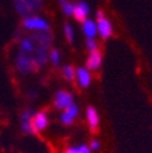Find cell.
Returning <instances> with one entry per match:
<instances>
[{"label": "cell", "mask_w": 152, "mask_h": 153, "mask_svg": "<svg viewBox=\"0 0 152 153\" xmlns=\"http://www.w3.org/2000/svg\"><path fill=\"white\" fill-rule=\"evenodd\" d=\"M13 5L18 15L23 18L34 16L44 5L43 0H13Z\"/></svg>", "instance_id": "obj_1"}, {"label": "cell", "mask_w": 152, "mask_h": 153, "mask_svg": "<svg viewBox=\"0 0 152 153\" xmlns=\"http://www.w3.org/2000/svg\"><path fill=\"white\" fill-rule=\"evenodd\" d=\"M22 26L25 29L31 30L33 33H35V32H49L50 30V25L45 18L35 16V15L29 16V17H25L22 20Z\"/></svg>", "instance_id": "obj_2"}, {"label": "cell", "mask_w": 152, "mask_h": 153, "mask_svg": "<svg viewBox=\"0 0 152 153\" xmlns=\"http://www.w3.org/2000/svg\"><path fill=\"white\" fill-rule=\"evenodd\" d=\"M96 27H98V34L102 39H108L113 34V26L111 21L105 16V12L102 10L96 11Z\"/></svg>", "instance_id": "obj_3"}, {"label": "cell", "mask_w": 152, "mask_h": 153, "mask_svg": "<svg viewBox=\"0 0 152 153\" xmlns=\"http://www.w3.org/2000/svg\"><path fill=\"white\" fill-rule=\"evenodd\" d=\"M15 65H16V69L23 75L33 73L37 69L33 57L31 55H26V53H22V52H20L17 55Z\"/></svg>", "instance_id": "obj_4"}, {"label": "cell", "mask_w": 152, "mask_h": 153, "mask_svg": "<svg viewBox=\"0 0 152 153\" xmlns=\"http://www.w3.org/2000/svg\"><path fill=\"white\" fill-rule=\"evenodd\" d=\"M74 103V97L69 91L66 90H59L56 91L54 97V107L59 111H63L68 107H71Z\"/></svg>", "instance_id": "obj_5"}, {"label": "cell", "mask_w": 152, "mask_h": 153, "mask_svg": "<svg viewBox=\"0 0 152 153\" xmlns=\"http://www.w3.org/2000/svg\"><path fill=\"white\" fill-rule=\"evenodd\" d=\"M34 111L32 108H27L21 113V130L26 135H32L35 134V130L33 128V116Z\"/></svg>", "instance_id": "obj_6"}, {"label": "cell", "mask_w": 152, "mask_h": 153, "mask_svg": "<svg viewBox=\"0 0 152 153\" xmlns=\"http://www.w3.org/2000/svg\"><path fill=\"white\" fill-rule=\"evenodd\" d=\"M79 116V107L73 103L71 107L61 111V114H60V122L63 124V125H71L74 123V120L77 119V117Z\"/></svg>", "instance_id": "obj_7"}, {"label": "cell", "mask_w": 152, "mask_h": 153, "mask_svg": "<svg viewBox=\"0 0 152 153\" xmlns=\"http://www.w3.org/2000/svg\"><path fill=\"white\" fill-rule=\"evenodd\" d=\"M75 80H77L78 85L82 89L89 88L91 84V80H92L91 72L85 67H78L75 69Z\"/></svg>", "instance_id": "obj_8"}, {"label": "cell", "mask_w": 152, "mask_h": 153, "mask_svg": "<svg viewBox=\"0 0 152 153\" xmlns=\"http://www.w3.org/2000/svg\"><path fill=\"white\" fill-rule=\"evenodd\" d=\"M101 66H102V53L99 50L89 52V56L85 62V68H88L90 72H95L100 69Z\"/></svg>", "instance_id": "obj_9"}, {"label": "cell", "mask_w": 152, "mask_h": 153, "mask_svg": "<svg viewBox=\"0 0 152 153\" xmlns=\"http://www.w3.org/2000/svg\"><path fill=\"white\" fill-rule=\"evenodd\" d=\"M89 13H90V6H89V4L86 1H83V0H82V1L75 4L72 16L74 17L75 21H78V22L82 23L83 21H85L86 18H88Z\"/></svg>", "instance_id": "obj_10"}, {"label": "cell", "mask_w": 152, "mask_h": 153, "mask_svg": "<svg viewBox=\"0 0 152 153\" xmlns=\"http://www.w3.org/2000/svg\"><path fill=\"white\" fill-rule=\"evenodd\" d=\"M85 117H86V122H88L90 130L96 131L100 125V116H99V112L96 111V108L92 106H88L85 109Z\"/></svg>", "instance_id": "obj_11"}, {"label": "cell", "mask_w": 152, "mask_h": 153, "mask_svg": "<svg viewBox=\"0 0 152 153\" xmlns=\"http://www.w3.org/2000/svg\"><path fill=\"white\" fill-rule=\"evenodd\" d=\"M49 125V117L48 114L43 111L35 112L33 116V128L35 132H42L44 131Z\"/></svg>", "instance_id": "obj_12"}, {"label": "cell", "mask_w": 152, "mask_h": 153, "mask_svg": "<svg viewBox=\"0 0 152 153\" xmlns=\"http://www.w3.org/2000/svg\"><path fill=\"white\" fill-rule=\"evenodd\" d=\"M82 32L86 38L90 39H95V36L98 35V27H96V21L91 20V18H86L85 21L82 22Z\"/></svg>", "instance_id": "obj_13"}, {"label": "cell", "mask_w": 152, "mask_h": 153, "mask_svg": "<svg viewBox=\"0 0 152 153\" xmlns=\"http://www.w3.org/2000/svg\"><path fill=\"white\" fill-rule=\"evenodd\" d=\"M34 50H35V42H34L33 38L31 35L22 38L21 42H20V52L32 56Z\"/></svg>", "instance_id": "obj_14"}, {"label": "cell", "mask_w": 152, "mask_h": 153, "mask_svg": "<svg viewBox=\"0 0 152 153\" xmlns=\"http://www.w3.org/2000/svg\"><path fill=\"white\" fill-rule=\"evenodd\" d=\"M59 4H60V7L62 10V12L66 15V16H72L73 15V10H74V6L75 4L69 1V0H57Z\"/></svg>", "instance_id": "obj_15"}, {"label": "cell", "mask_w": 152, "mask_h": 153, "mask_svg": "<svg viewBox=\"0 0 152 153\" xmlns=\"http://www.w3.org/2000/svg\"><path fill=\"white\" fill-rule=\"evenodd\" d=\"M62 75L66 80L73 82V80H75V69L73 68V66L66 65L62 67Z\"/></svg>", "instance_id": "obj_16"}, {"label": "cell", "mask_w": 152, "mask_h": 153, "mask_svg": "<svg viewBox=\"0 0 152 153\" xmlns=\"http://www.w3.org/2000/svg\"><path fill=\"white\" fill-rule=\"evenodd\" d=\"M49 60L55 67H59L61 63V52L57 49H51L49 51Z\"/></svg>", "instance_id": "obj_17"}, {"label": "cell", "mask_w": 152, "mask_h": 153, "mask_svg": "<svg viewBox=\"0 0 152 153\" xmlns=\"http://www.w3.org/2000/svg\"><path fill=\"white\" fill-rule=\"evenodd\" d=\"M63 153H91L88 145H79V146H71Z\"/></svg>", "instance_id": "obj_18"}, {"label": "cell", "mask_w": 152, "mask_h": 153, "mask_svg": "<svg viewBox=\"0 0 152 153\" xmlns=\"http://www.w3.org/2000/svg\"><path fill=\"white\" fill-rule=\"evenodd\" d=\"M63 30H65V35H66V39L69 44H73L74 43V29H73V26L71 23H65V27H63Z\"/></svg>", "instance_id": "obj_19"}, {"label": "cell", "mask_w": 152, "mask_h": 153, "mask_svg": "<svg viewBox=\"0 0 152 153\" xmlns=\"http://www.w3.org/2000/svg\"><path fill=\"white\" fill-rule=\"evenodd\" d=\"M85 45H86V49L89 52H92V51H96L99 50V46H98V42L95 39H90V38H86L85 40Z\"/></svg>", "instance_id": "obj_20"}, {"label": "cell", "mask_w": 152, "mask_h": 153, "mask_svg": "<svg viewBox=\"0 0 152 153\" xmlns=\"http://www.w3.org/2000/svg\"><path fill=\"white\" fill-rule=\"evenodd\" d=\"M89 148H90V151L92 152H96V151H99L100 148H101V143H100V141L99 140H91V142H90V145H89Z\"/></svg>", "instance_id": "obj_21"}]
</instances>
